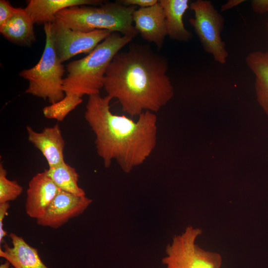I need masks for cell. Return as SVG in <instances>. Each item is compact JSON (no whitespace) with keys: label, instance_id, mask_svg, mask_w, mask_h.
Returning <instances> with one entry per match:
<instances>
[{"label":"cell","instance_id":"9c48e42d","mask_svg":"<svg viewBox=\"0 0 268 268\" xmlns=\"http://www.w3.org/2000/svg\"><path fill=\"white\" fill-rule=\"evenodd\" d=\"M92 202L86 196H77L59 190L38 225L57 229L69 220L82 214Z\"/></svg>","mask_w":268,"mask_h":268},{"label":"cell","instance_id":"52a82bcc","mask_svg":"<svg viewBox=\"0 0 268 268\" xmlns=\"http://www.w3.org/2000/svg\"><path fill=\"white\" fill-rule=\"evenodd\" d=\"M190 6L194 12V17L190 18L189 21L204 51L216 62L225 64L228 52L221 37L224 23L223 17L209 0H197Z\"/></svg>","mask_w":268,"mask_h":268},{"label":"cell","instance_id":"3957f363","mask_svg":"<svg viewBox=\"0 0 268 268\" xmlns=\"http://www.w3.org/2000/svg\"><path fill=\"white\" fill-rule=\"evenodd\" d=\"M133 39L113 32L87 56L68 63L62 87L65 95L82 98L85 95L99 94L104 87L105 72L111 62Z\"/></svg>","mask_w":268,"mask_h":268},{"label":"cell","instance_id":"7a4b0ae2","mask_svg":"<svg viewBox=\"0 0 268 268\" xmlns=\"http://www.w3.org/2000/svg\"><path fill=\"white\" fill-rule=\"evenodd\" d=\"M112 99L99 94L89 96L84 118L95 135L97 154L104 166L116 161L129 173L143 164L157 143V118L155 113L145 111L136 121L124 115L113 114Z\"/></svg>","mask_w":268,"mask_h":268},{"label":"cell","instance_id":"e0dca14e","mask_svg":"<svg viewBox=\"0 0 268 268\" xmlns=\"http://www.w3.org/2000/svg\"><path fill=\"white\" fill-rule=\"evenodd\" d=\"M246 63L255 77L258 102L268 116V51L250 52L246 57Z\"/></svg>","mask_w":268,"mask_h":268},{"label":"cell","instance_id":"ba28073f","mask_svg":"<svg viewBox=\"0 0 268 268\" xmlns=\"http://www.w3.org/2000/svg\"><path fill=\"white\" fill-rule=\"evenodd\" d=\"M51 29L57 55L62 63L75 55L90 53L113 33L107 30L88 32L72 30L56 19Z\"/></svg>","mask_w":268,"mask_h":268},{"label":"cell","instance_id":"8992f818","mask_svg":"<svg viewBox=\"0 0 268 268\" xmlns=\"http://www.w3.org/2000/svg\"><path fill=\"white\" fill-rule=\"evenodd\" d=\"M201 234V229L188 226L181 234L175 236L162 259L165 268H221V256L205 250L196 243Z\"/></svg>","mask_w":268,"mask_h":268},{"label":"cell","instance_id":"7402d4cb","mask_svg":"<svg viewBox=\"0 0 268 268\" xmlns=\"http://www.w3.org/2000/svg\"><path fill=\"white\" fill-rule=\"evenodd\" d=\"M9 207V202L0 203V243L3 242L4 238L7 234L3 228V220L5 216L7 214Z\"/></svg>","mask_w":268,"mask_h":268},{"label":"cell","instance_id":"484cf974","mask_svg":"<svg viewBox=\"0 0 268 268\" xmlns=\"http://www.w3.org/2000/svg\"><path fill=\"white\" fill-rule=\"evenodd\" d=\"M11 264L9 262L6 260V261L0 265V268H14L13 267H10Z\"/></svg>","mask_w":268,"mask_h":268},{"label":"cell","instance_id":"6da1fadb","mask_svg":"<svg viewBox=\"0 0 268 268\" xmlns=\"http://www.w3.org/2000/svg\"><path fill=\"white\" fill-rule=\"evenodd\" d=\"M165 57L145 45L132 44L113 58L105 72L104 87L132 117L154 113L174 96Z\"/></svg>","mask_w":268,"mask_h":268},{"label":"cell","instance_id":"ac0fdd59","mask_svg":"<svg viewBox=\"0 0 268 268\" xmlns=\"http://www.w3.org/2000/svg\"><path fill=\"white\" fill-rule=\"evenodd\" d=\"M45 170L60 190L77 196H86L84 191L78 186V173L70 165L65 162Z\"/></svg>","mask_w":268,"mask_h":268},{"label":"cell","instance_id":"4316f807","mask_svg":"<svg viewBox=\"0 0 268 268\" xmlns=\"http://www.w3.org/2000/svg\"><path fill=\"white\" fill-rule=\"evenodd\" d=\"M267 31H268V22L267 24Z\"/></svg>","mask_w":268,"mask_h":268},{"label":"cell","instance_id":"30bf717a","mask_svg":"<svg viewBox=\"0 0 268 268\" xmlns=\"http://www.w3.org/2000/svg\"><path fill=\"white\" fill-rule=\"evenodd\" d=\"M59 190L45 170L36 174L28 183L25 205L26 214L36 220L42 217Z\"/></svg>","mask_w":268,"mask_h":268},{"label":"cell","instance_id":"8fae6325","mask_svg":"<svg viewBox=\"0 0 268 268\" xmlns=\"http://www.w3.org/2000/svg\"><path fill=\"white\" fill-rule=\"evenodd\" d=\"M133 20L143 39L154 43L159 49L162 47L167 34L165 13L159 1L153 6L136 9L133 14Z\"/></svg>","mask_w":268,"mask_h":268},{"label":"cell","instance_id":"7c38bea8","mask_svg":"<svg viewBox=\"0 0 268 268\" xmlns=\"http://www.w3.org/2000/svg\"><path fill=\"white\" fill-rule=\"evenodd\" d=\"M28 139L39 149L46 159L49 167L65 162L64 149L65 142L59 125L46 127L41 132L26 127Z\"/></svg>","mask_w":268,"mask_h":268},{"label":"cell","instance_id":"5bb4252c","mask_svg":"<svg viewBox=\"0 0 268 268\" xmlns=\"http://www.w3.org/2000/svg\"><path fill=\"white\" fill-rule=\"evenodd\" d=\"M25 8L34 24L52 23L60 11L75 5H99V0H29Z\"/></svg>","mask_w":268,"mask_h":268},{"label":"cell","instance_id":"277c9868","mask_svg":"<svg viewBox=\"0 0 268 268\" xmlns=\"http://www.w3.org/2000/svg\"><path fill=\"white\" fill-rule=\"evenodd\" d=\"M136 8L119 1L99 5H75L60 11L55 19L72 30L84 32L107 30L134 38L138 34L133 24V14Z\"/></svg>","mask_w":268,"mask_h":268},{"label":"cell","instance_id":"5b68a950","mask_svg":"<svg viewBox=\"0 0 268 268\" xmlns=\"http://www.w3.org/2000/svg\"><path fill=\"white\" fill-rule=\"evenodd\" d=\"M51 24H44L46 41L38 63L31 68L21 70L19 75L28 81L26 93L48 99L52 104L61 101L65 96L62 87L66 69L57 55Z\"/></svg>","mask_w":268,"mask_h":268},{"label":"cell","instance_id":"d6986e66","mask_svg":"<svg viewBox=\"0 0 268 268\" xmlns=\"http://www.w3.org/2000/svg\"><path fill=\"white\" fill-rule=\"evenodd\" d=\"M82 102V98L65 95L61 101L43 109L44 117L49 119L63 121L66 117Z\"/></svg>","mask_w":268,"mask_h":268},{"label":"cell","instance_id":"ffe728a7","mask_svg":"<svg viewBox=\"0 0 268 268\" xmlns=\"http://www.w3.org/2000/svg\"><path fill=\"white\" fill-rule=\"evenodd\" d=\"M23 187L16 181L7 178V171L2 163L0 164V203L9 202L19 197Z\"/></svg>","mask_w":268,"mask_h":268},{"label":"cell","instance_id":"4fadbf2b","mask_svg":"<svg viewBox=\"0 0 268 268\" xmlns=\"http://www.w3.org/2000/svg\"><path fill=\"white\" fill-rule=\"evenodd\" d=\"M9 236L12 246L5 243L3 249H0V256L9 262L14 268H49L41 260L37 249L29 245L15 233Z\"/></svg>","mask_w":268,"mask_h":268},{"label":"cell","instance_id":"44dd1931","mask_svg":"<svg viewBox=\"0 0 268 268\" xmlns=\"http://www.w3.org/2000/svg\"><path fill=\"white\" fill-rule=\"evenodd\" d=\"M16 7L12 6L7 0H0V26L3 25L16 12Z\"/></svg>","mask_w":268,"mask_h":268},{"label":"cell","instance_id":"9a60e30c","mask_svg":"<svg viewBox=\"0 0 268 268\" xmlns=\"http://www.w3.org/2000/svg\"><path fill=\"white\" fill-rule=\"evenodd\" d=\"M34 24L25 8L18 7L15 13L0 26V32L13 43L30 46L36 39Z\"/></svg>","mask_w":268,"mask_h":268},{"label":"cell","instance_id":"d4e9b609","mask_svg":"<svg viewBox=\"0 0 268 268\" xmlns=\"http://www.w3.org/2000/svg\"><path fill=\"white\" fill-rule=\"evenodd\" d=\"M244 0H230L221 6V11H225L236 7L244 2Z\"/></svg>","mask_w":268,"mask_h":268},{"label":"cell","instance_id":"603a6c76","mask_svg":"<svg viewBox=\"0 0 268 268\" xmlns=\"http://www.w3.org/2000/svg\"><path fill=\"white\" fill-rule=\"evenodd\" d=\"M121 3L126 6H139V8H146L153 6L158 1L157 0H122L119 1Z\"/></svg>","mask_w":268,"mask_h":268},{"label":"cell","instance_id":"cb8c5ba5","mask_svg":"<svg viewBox=\"0 0 268 268\" xmlns=\"http://www.w3.org/2000/svg\"><path fill=\"white\" fill-rule=\"evenodd\" d=\"M251 5L255 12L260 14L268 12V0H253Z\"/></svg>","mask_w":268,"mask_h":268},{"label":"cell","instance_id":"2e32d148","mask_svg":"<svg viewBox=\"0 0 268 268\" xmlns=\"http://www.w3.org/2000/svg\"><path fill=\"white\" fill-rule=\"evenodd\" d=\"M165 16L167 34L170 38L181 42H187L192 37V34L185 27L183 15L189 8L188 0H160Z\"/></svg>","mask_w":268,"mask_h":268}]
</instances>
